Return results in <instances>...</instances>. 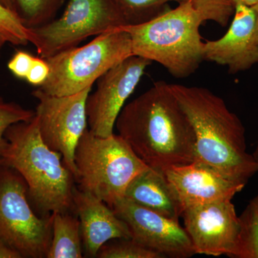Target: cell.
<instances>
[{
    "label": "cell",
    "mask_w": 258,
    "mask_h": 258,
    "mask_svg": "<svg viewBox=\"0 0 258 258\" xmlns=\"http://www.w3.org/2000/svg\"><path fill=\"white\" fill-rule=\"evenodd\" d=\"M115 126L118 135L152 169L164 172L195 161V131L169 83L158 81L125 105Z\"/></svg>",
    "instance_id": "obj_1"
},
{
    "label": "cell",
    "mask_w": 258,
    "mask_h": 258,
    "mask_svg": "<svg viewBox=\"0 0 258 258\" xmlns=\"http://www.w3.org/2000/svg\"><path fill=\"white\" fill-rule=\"evenodd\" d=\"M187 115L196 137L195 161L229 179L247 184L258 171L253 155L247 152L245 128L225 101L206 88L169 84Z\"/></svg>",
    "instance_id": "obj_2"
},
{
    "label": "cell",
    "mask_w": 258,
    "mask_h": 258,
    "mask_svg": "<svg viewBox=\"0 0 258 258\" xmlns=\"http://www.w3.org/2000/svg\"><path fill=\"white\" fill-rule=\"evenodd\" d=\"M5 137L8 144L2 158L26 181L29 201L37 215L75 211L74 174L60 153L44 143L35 116L12 125Z\"/></svg>",
    "instance_id": "obj_3"
},
{
    "label": "cell",
    "mask_w": 258,
    "mask_h": 258,
    "mask_svg": "<svg viewBox=\"0 0 258 258\" xmlns=\"http://www.w3.org/2000/svg\"><path fill=\"white\" fill-rule=\"evenodd\" d=\"M203 19L190 0L145 23L119 27L129 34L132 53L157 62L176 79L196 72L204 61Z\"/></svg>",
    "instance_id": "obj_4"
},
{
    "label": "cell",
    "mask_w": 258,
    "mask_h": 258,
    "mask_svg": "<svg viewBox=\"0 0 258 258\" xmlns=\"http://www.w3.org/2000/svg\"><path fill=\"white\" fill-rule=\"evenodd\" d=\"M75 163L78 188L92 194L111 208L125 198L131 182L150 168L118 134L99 137L88 128L76 147Z\"/></svg>",
    "instance_id": "obj_5"
},
{
    "label": "cell",
    "mask_w": 258,
    "mask_h": 258,
    "mask_svg": "<svg viewBox=\"0 0 258 258\" xmlns=\"http://www.w3.org/2000/svg\"><path fill=\"white\" fill-rule=\"evenodd\" d=\"M133 55L132 40L126 31L117 28L95 37L81 47L61 51L45 59L50 74L38 89L62 96L92 88L108 70Z\"/></svg>",
    "instance_id": "obj_6"
},
{
    "label": "cell",
    "mask_w": 258,
    "mask_h": 258,
    "mask_svg": "<svg viewBox=\"0 0 258 258\" xmlns=\"http://www.w3.org/2000/svg\"><path fill=\"white\" fill-rule=\"evenodd\" d=\"M52 236V214L40 217L29 201L21 174L5 162L0 165V243L23 258L47 257Z\"/></svg>",
    "instance_id": "obj_7"
},
{
    "label": "cell",
    "mask_w": 258,
    "mask_h": 258,
    "mask_svg": "<svg viewBox=\"0 0 258 258\" xmlns=\"http://www.w3.org/2000/svg\"><path fill=\"white\" fill-rule=\"evenodd\" d=\"M126 25L111 0H69L63 13L48 23L29 28L30 43L39 57L46 59L77 47L91 36H98Z\"/></svg>",
    "instance_id": "obj_8"
},
{
    "label": "cell",
    "mask_w": 258,
    "mask_h": 258,
    "mask_svg": "<svg viewBox=\"0 0 258 258\" xmlns=\"http://www.w3.org/2000/svg\"><path fill=\"white\" fill-rule=\"evenodd\" d=\"M91 88L69 96H52L36 88L32 93L38 101L35 118L40 137L47 147L60 153L76 179L75 153L87 129L86 101Z\"/></svg>",
    "instance_id": "obj_9"
},
{
    "label": "cell",
    "mask_w": 258,
    "mask_h": 258,
    "mask_svg": "<svg viewBox=\"0 0 258 258\" xmlns=\"http://www.w3.org/2000/svg\"><path fill=\"white\" fill-rule=\"evenodd\" d=\"M151 60L132 55L98 80L96 91L88 96L86 113L89 131L95 136L113 135L118 115L138 86Z\"/></svg>",
    "instance_id": "obj_10"
},
{
    "label": "cell",
    "mask_w": 258,
    "mask_h": 258,
    "mask_svg": "<svg viewBox=\"0 0 258 258\" xmlns=\"http://www.w3.org/2000/svg\"><path fill=\"white\" fill-rule=\"evenodd\" d=\"M128 226L132 240L164 258H189L196 254L179 221L168 218L126 198L111 208Z\"/></svg>",
    "instance_id": "obj_11"
},
{
    "label": "cell",
    "mask_w": 258,
    "mask_h": 258,
    "mask_svg": "<svg viewBox=\"0 0 258 258\" xmlns=\"http://www.w3.org/2000/svg\"><path fill=\"white\" fill-rule=\"evenodd\" d=\"M181 217L196 254L232 257L239 231V217L232 200L190 207Z\"/></svg>",
    "instance_id": "obj_12"
},
{
    "label": "cell",
    "mask_w": 258,
    "mask_h": 258,
    "mask_svg": "<svg viewBox=\"0 0 258 258\" xmlns=\"http://www.w3.org/2000/svg\"><path fill=\"white\" fill-rule=\"evenodd\" d=\"M255 22L252 7L236 5L232 23L225 35L204 42V60L225 66L230 74L252 69L258 64V44L253 41Z\"/></svg>",
    "instance_id": "obj_13"
},
{
    "label": "cell",
    "mask_w": 258,
    "mask_h": 258,
    "mask_svg": "<svg viewBox=\"0 0 258 258\" xmlns=\"http://www.w3.org/2000/svg\"><path fill=\"white\" fill-rule=\"evenodd\" d=\"M185 209L213 202L232 200L245 184L235 182L218 171L198 161L172 166L164 171Z\"/></svg>",
    "instance_id": "obj_14"
},
{
    "label": "cell",
    "mask_w": 258,
    "mask_h": 258,
    "mask_svg": "<svg viewBox=\"0 0 258 258\" xmlns=\"http://www.w3.org/2000/svg\"><path fill=\"white\" fill-rule=\"evenodd\" d=\"M75 212L81 224L83 251L86 257H96L102 246L113 239H131L128 226L113 209L92 194L75 186Z\"/></svg>",
    "instance_id": "obj_15"
},
{
    "label": "cell",
    "mask_w": 258,
    "mask_h": 258,
    "mask_svg": "<svg viewBox=\"0 0 258 258\" xmlns=\"http://www.w3.org/2000/svg\"><path fill=\"white\" fill-rule=\"evenodd\" d=\"M125 198L176 221L182 215L181 204L165 174L152 168L131 182Z\"/></svg>",
    "instance_id": "obj_16"
},
{
    "label": "cell",
    "mask_w": 258,
    "mask_h": 258,
    "mask_svg": "<svg viewBox=\"0 0 258 258\" xmlns=\"http://www.w3.org/2000/svg\"><path fill=\"white\" fill-rule=\"evenodd\" d=\"M81 224L71 212L52 213V236L47 258L83 257Z\"/></svg>",
    "instance_id": "obj_17"
},
{
    "label": "cell",
    "mask_w": 258,
    "mask_h": 258,
    "mask_svg": "<svg viewBox=\"0 0 258 258\" xmlns=\"http://www.w3.org/2000/svg\"><path fill=\"white\" fill-rule=\"evenodd\" d=\"M64 1L17 0L15 14L27 28H37L54 20Z\"/></svg>",
    "instance_id": "obj_18"
},
{
    "label": "cell",
    "mask_w": 258,
    "mask_h": 258,
    "mask_svg": "<svg viewBox=\"0 0 258 258\" xmlns=\"http://www.w3.org/2000/svg\"><path fill=\"white\" fill-rule=\"evenodd\" d=\"M187 0H111L126 25L145 23L165 12L171 2L180 3Z\"/></svg>",
    "instance_id": "obj_19"
},
{
    "label": "cell",
    "mask_w": 258,
    "mask_h": 258,
    "mask_svg": "<svg viewBox=\"0 0 258 258\" xmlns=\"http://www.w3.org/2000/svg\"><path fill=\"white\" fill-rule=\"evenodd\" d=\"M232 258H258V214L250 203L239 217V231Z\"/></svg>",
    "instance_id": "obj_20"
},
{
    "label": "cell",
    "mask_w": 258,
    "mask_h": 258,
    "mask_svg": "<svg viewBox=\"0 0 258 258\" xmlns=\"http://www.w3.org/2000/svg\"><path fill=\"white\" fill-rule=\"evenodd\" d=\"M30 43V30L13 12L0 4V57L7 44L24 46Z\"/></svg>",
    "instance_id": "obj_21"
},
{
    "label": "cell",
    "mask_w": 258,
    "mask_h": 258,
    "mask_svg": "<svg viewBox=\"0 0 258 258\" xmlns=\"http://www.w3.org/2000/svg\"><path fill=\"white\" fill-rule=\"evenodd\" d=\"M99 258H164L155 251L148 249L131 239H113L98 250Z\"/></svg>",
    "instance_id": "obj_22"
},
{
    "label": "cell",
    "mask_w": 258,
    "mask_h": 258,
    "mask_svg": "<svg viewBox=\"0 0 258 258\" xmlns=\"http://www.w3.org/2000/svg\"><path fill=\"white\" fill-rule=\"evenodd\" d=\"M203 22L212 21L221 27L227 26L235 13L233 0H190Z\"/></svg>",
    "instance_id": "obj_23"
},
{
    "label": "cell",
    "mask_w": 258,
    "mask_h": 258,
    "mask_svg": "<svg viewBox=\"0 0 258 258\" xmlns=\"http://www.w3.org/2000/svg\"><path fill=\"white\" fill-rule=\"evenodd\" d=\"M35 111L26 109L14 102L5 101L0 97V157L8 147V141L5 134L10 126L19 122L30 121Z\"/></svg>",
    "instance_id": "obj_24"
},
{
    "label": "cell",
    "mask_w": 258,
    "mask_h": 258,
    "mask_svg": "<svg viewBox=\"0 0 258 258\" xmlns=\"http://www.w3.org/2000/svg\"><path fill=\"white\" fill-rule=\"evenodd\" d=\"M34 57L26 51L17 50L8 62V69L15 77L25 80L31 69Z\"/></svg>",
    "instance_id": "obj_25"
},
{
    "label": "cell",
    "mask_w": 258,
    "mask_h": 258,
    "mask_svg": "<svg viewBox=\"0 0 258 258\" xmlns=\"http://www.w3.org/2000/svg\"><path fill=\"white\" fill-rule=\"evenodd\" d=\"M49 74L50 67L46 60L40 57H35L31 69L25 80L32 86L40 87L46 81Z\"/></svg>",
    "instance_id": "obj_26"
},
{
    "label": "cell",
    "mask_w": 258,
    "mask_h": 258,
    "mask_svg": "<svg viewBox=\"0 0 258 258\" xmlns=\"http://www.w3.org/2000/svg\"><path fill=\"white\" fill-rule=\"evenodd\" d=\"M0 258H23L18 251L0 243Z\"/></svg>",
    "instance_id": "obj_27"
},
{
    "label": "cell",
    "mask_w": 258,
    "mask_h": 258,
    "mask_svg": "<svg viewBox=\"0 0 258 258\" xmlns=\"http://www.w3.org/2000/svg\"><path fill=\"white\" fill-rule=\"evenodd\" d=\"M17 0H0V4L5 7L7 9L13 12L15 14V6H16ZM16 15V14H15Z\"/></svg>",
    "instance_id": "obj_28"
},
{
    "label": "cell",
    "mask_w": 258,
    "mask_h": 258,
    "mask_svg": "<svg viewBox=\"0 0 258 258\" xmlns=\"http://www.w3.org/2000/svg\"><path fill=\"white\" fill-rule=\"evenodd\" d=\"M252 9L255 12L256 14V22L255 26L254 29L253 34V41L254 43L258 44V3L253 7H252Z\"/></svg>",
    "instance_id": "obj_29"
},
{
    "label": "cell",
    "mask_w": 258,
    "mask_h": 258,
    "mask_svg": "<svg viewBox=\"0 0 258 258\" xmlns=\"http://www.w3.org/2000/svg\"><path fill=\"white\" fill-rule=\"evenodd\" d=\"M235 5L241 4L248 7H253L258 3V0H233Z\"/></svg>",
    "instance_id": "obj_30"
},
{
    "label": "cell",
    "mask_w": 258,
    "mask_h": 258,
    "mask_svg": "<svg viewBox=\"0 0 258 258\" xmlns=\"http://www.w3.org/2000/svg\"><path fill=\"white\" fill-rule=\"evenodd\" d=\"M249 203L253 206L254 210H256V212H257V213L258 214V194L257 196H256L254 199H252Z\"/></svg>",
    "instance_id": "obj_31"
},
{
    "label": "cell",
    "mask_w": 258,
    "mask_h": 258,
    "mask_svg": "<svg viewBox=\"0 0 258 258\" xmlns=\"http://www.w3.org/2000/svg\"><path fill=\"white\" fill-rule=\"evenodd\" d=\"M252 155H253L254 159L257 161L258 164V141L257 142V145H256L255 149H254V152L252 153Z\"/></svg>",
    "instance_id": "obj_32"
},
{
    "label": "cell",
    "mask_w": 258,
    "mask_h": 258,
    "mask_svg": "<svg viewBox=\"0 0 258 258\" xmlns=\"http://www.w3.org/2000/svg\"><path fill=\"white\" fill-rule=\"evenodd\" d=\"M4 162V159H3V158L0 157V165H1V164H3V163Z\"/></svg>",
    "instance_id": "obj_33"
}]
</instances>
